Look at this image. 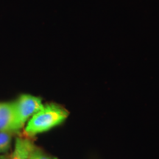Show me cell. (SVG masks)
<instances>
[{"mask_svg": "<svg viewBox=\"0 0 159 159\" xmlns=\"http://www.w3.org/2000/svg\"><path fill=\"white\" fill-rule=\"evenodd\" d=\"M36 148L33 141L29 138L17 137L16 139L15 148L10 159H28L31 152Z\"/></svg>", "mask_w": 159, "mask_h": 159, "instance_id": "cell-4", "label": "cell"}, {"mask_svg": "<svg viewBox=\"0 0 159 159\" xmlns=\"http://www.w3.org/2000/svg\"><path fill=\"white\" fill-rule=\"evenodd\" d=\"M14 134L16 133L12 131H0V153H5L10 150Z\"/></svg>", "mask_w": 159, "mask_h": 159, "instance_id": "cell-5", "label": "cell"}, {"mask_svg": "<svg viewBox=\"0 0 159 159\" xmlns=\"http://www.w3.org/2000/svg\"><path fill=\"white\" fill-rule=\"evenodd\" d=\"M28 159H57L55 157H52L49 156V155L46 154L43 152L41 149L35 148L33 150V152H31L30 156L28 158Z\"/></svg>", "mask_w": 159, "mask_h": 159, "instance_id": "cell-6", "label": "cell"}, {"mask_svg": "<svg viewBox=\"0 0 159 159\" xmlns=\"http://www.w3.org/2000/svg\"><path fill=\"white\" fill-rule=\"evenodd\" d=\"M11 156L8 154H2L0 155V159H10Z\"/></svg>", "mask_w": 159, "mask_h": 159, "instance_id": "cell-7", "label": "cell"}, {"mask_svg": "<svg viewBox=\"0 0 159 159\" xmlns=\"http://www.w3.org/2000/svg\"><path fill=\"white\" fill-rule=\"evenodd\" d=\"M21 129L16 116L15 101L0 102V131H12L17 134Z\"/></svg>", "mask_w": 159, "mask_h": 159, "instance_id": "cell-3", "label": "cell"}, {"mask_svg": "<svg viewBox=\"0 0 159 159\" xmlns=\"http://www.w3.org/2000/svg\"><path fill=\"white\" fill-rule=\"evenodd\" d=\"M69 115V111L56 103H49L33 115L25 128L27 136L46 132L62 123Z\"/></svg>", "mask_w": 159, "mask_h": 159, "instance_id": "cell-1", "label": "cell"}, {"mask_svg": "<svg viewBox=\"0 0 159 159\" xmlns=\"http://www.w3.org/2000/svg\"><path fill=\"white\" fill-rule=\"evenodd\" d=\"M43 107L40 97L30 94L20 95L15 101L16 116L19 126L23 128L27 119L36 114Z\"/></svg>", "mask_w": 159, "mask_h": 159, "instance_id": "cell-2", "label": "cell"}]
</instances>
